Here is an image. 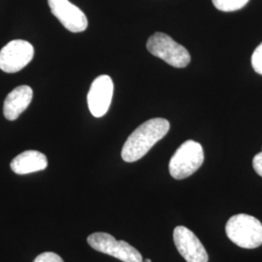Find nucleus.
<instances>
[{"instance_id": "12", "label": "nucleus", "mask_w": 262, "mask_h": 262, "mask_svg": "<svg viewBox=\"0 0 262 262\" xmlns=\"http://www.w3.org/2000/svg\"><path fill=\"white\" fill-rule=\"evenodd\" d=\"M215 8L223 12H234L242 9L250 0H212Z\"/></svg>"}, {"instance_id": "10", "label": "nucleus", "mask_w": 262, "mask_h": 262, "mask_svg": "<svg viewBox=\"0 0 262 262\" xmlns=\"http://www.w3.org/2000/svg\"><path fill=\"white\" fill-rule=\"evenodd\" d=\"M33 92L28 85H19L10 93L4 101L3 114L8 121H16L32 101Z\"/></svg>"}, {"instance_id": "4", "label": "nucleus", "mask_w": 262, "mask_h": 262, "mask_svg": "<svg viewBox=\"0 0 262 262\" xmlns=\"http://www.w3.org/2000/svg\"><path fill=\"white\" fill-rule=\"evenodd\" d=\"M147 49L151 55L176 68H184L190 62L187 49L162 32H156L149 38Z\"/></svg>"}, {"instance_id": "2", "label": "nucleus", "mask_w": 262, "mask_h": 262, "mask_svg": "<svg viewBox=\"0 0 262 262\" xmlns=\"http://www.w3.org/2000/svg\"><path fill=\"white\" fill-rule=\"evenodd\" d=\"M225 232L229 240L240 248L255 249L262 245V224L253 215H232L226 223Z\"/></svg>"}, {"instance_id": "14", "label": "nucleus", "mask_w": 262, "mask_h": 262, "mask_svg": "<svg viewBox=\"0 0 262 262\" xmlns=\"http://www.w3.org/2000/svg\"><path fill=\"white\" fill-rule=\"evenodd\" d=\"M33 262H64L63 259L55 253L47 252L41 253L34 259Z\"/></svg>"}, {"instance_id": "6", "label": "nucleus", "mask_w": 262, "mask_h": 262, "mask_svg": "<svg viewBox=\"0 0 262 262\" xmlns=\"http://www.w3.org/2000/svg\"><path fill=\"white\" fill-rule=\"evenodd\" d=\"M34 48L25 40H13L0 51V69L6 73H17L32 60Z\"/></svg>"}, {"instance_id": "9", "label": "nucleus", "mask_w": 262, "mask_h": 262, "mask_svg": "<svg viewBox=\"0 0 262 262\" xmlns=\"http://www.w3.org/2000/svg\"><path fill=\"white\" fill-rule=\"evenodd\" d=\"M114 83L108 75L97 77L88 94V105L92 115L95 118H101L108 112L112 102Z\"/></svg>"}, {"instance_id": "15", "label": "nucleus", "mask_w": 262, "mask_h": 262, "mask_svg": "<svg viewBox=\"0 0 262 262\" xmlns=\"http://www.w3.org/2000/svg\"><path fill=\"white\" fill-rule=\"evenodd\" d=\"M253 166L254 171L262 177V151L255 155L253 159Z\"/></svg>"}, {"instance_id": "5", "label": "nucleus", "mask_w": 262, "mask_h": 262, "mask_svg": "<svg viewBox=\"0 0 262 262\" xmlns=\"http://www.w3.org/2000/svg\"><path fill=\"white\" fill-rule=\"evenodd\" d=\"M88 243L97 252L111 255L122 262H144L141 254L125 241H118L106 232H95L88 237Z\"/></svg>"}, {"instance_id": "7", "label": "nucleus", "mask_w": 262, "mask_h": 262, "mask_svg": "<svg viewBox=\"0 0 262 262\" xmlns=\"http://www.w3.org/2000/svg\"><path fill=\"white\" fill-rule=\"evenodd\" d=\"M174 244L187 262H208L209 255L203 244L191 230L179 225L173 232Z\"/></svg>"}, {"instance_id": "1", "label": "nucleus", "mask_w": 262, "mask_h": 262, "mask_svg": "<svg viewBox=\"0 0 262 262\" xmlns=\"http://www.w3.org/2000/svg\"><path fill=\"white\" fill-rule=\"evenodd\" d=\"M170 129V123L162 118L150 119L142 123L125 141L122 159L125 162H135L145 157L148 151L161 140Z\"/></svg>"}, {"instance_id": "11", "label": "nucleus", "mask_w": 262, "mask_h": 262, "mask_svg": "<svg viewBox=\"0 0 262 262\" xmlns=\"http://www.w3.org/2000/svg\"><path fill=\"white\" fill-rule=\"evenodd\" d=\"M11 169L18 175H27L47 168V157L38 150H26L12 160Z\"/></svg>"}, {"instance_id": "13", "label": "nucleus", "mask_w": 262, "mask_h": 262, "mask_svg": "<svg viewBox=\"0 0 262 262\" xmlns=\"http://www.w3.org/2000/svg\"><path fill=\"white\" fill-rule=\"evenodd\" d=\"M252 66L253 70L262 75V43L254 50L253 56H252Z\"/></svg>"}, {"instance_id": "3", "label": "nucleus", "mask_w": 262, "mask_h": 262, "mask_svg": "<svg viewBox=\"0 0 262 262\" xmlns=\"http://www.w3.org/2000/svg\"><path fill=\"white\" fill-rule=\"evenodd\" d=\"M204 162L202 146L193 140L183 143L169 162L170 175L176 180H183L195 173Z\"/></svg>"}, {"instance_id": "16", "label": "nucleus", "mask_w": 262, "mask_h": 262, "mask_svg": "<svg viewBox=\"0 0 262 262\" xmlns=\"http://www.w3.org/2000/svg\"><path fill=\"white\" fill-rule=\"evenodd\" d=\"M144 262H151V260H150V259H145Z\"/></svg>"}, {"instance_id": "8", "label": "nucleus", "mask_w": 262, "mask_h": 262, "mask_svg": "<svg viewBox=\"0 0 262 262\" xmlns=\"http://www.w3.org/2000/svg\"><path fill=\"white\" fill-rule=\"evenodd\" d=\"M52 14L64 28L73 32H83L88 28V19L84 12L68 0H48Z\"/></svg>"}]
</instances>
